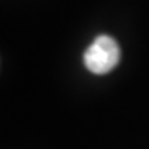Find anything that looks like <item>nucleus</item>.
Masks as SVG:
<instances>
[{
	"label": "nucleus",
	"instance_id": "1",
	"mask_svg": "<svg viewBox=\"0 0 149 149\" xmlns=\"http://www.w3.org/2000/svg\"><path fill=\"white\" fill-rule=\"evenodd\" d=\"M120 61V47L113 37L101 35L95 37L83 54L84 66L94 74L109 73Z\"/></svg>",
	"mask_w": 149,
	"mask_h": 149
}]
</instances>
